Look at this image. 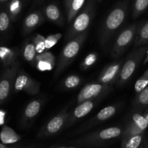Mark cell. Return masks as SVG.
Listing matches in <instances>:
<instances>
[{"label":"cell","mask_w":148,"mask_h":148,"mask_svg":"<svg viewBox=\"0 0 148 148\" xmlns=\"http://www.w3.org/2000/svg\"><path fill=\"white\" fill-rule=\"evenodd\" d=\"M128 11V1H119L104 19L100 28L99 41L101 47H106L117 30L125 22Z\"/></svg>","instance_id":"cell-1"},{"label":"cell","mask_w":148,"mask_h":148,"mask_svg":"<svg viewBox=\"0 0 148 148\" xmlns=\"http://www.w3.org/2000/svg\"><path fill=\"white\" fill-rule=\"evenodd\" d=\"M122 128L111 127L85 134L76 139L70 140L69 144L86 148L99 147L108 145L114 140L122 135Z\"/></svg>","instance_id":"cell-2"},{"label":"cell","mask_w":148,"mask_h":148,"mask_svg":"<svg viewBox=\"0 0 148 148\" xmlns=\"http://www.w3.org/2000/svg\"><path fill=\"white\" fill-rule=\"evenodd\" d=\"M87 36L88 31L72 39L65 45L59 56V60L57 62L56 70L54 72V79L57 78L76 58L84 42L86 40Z\"/></svg>","instance_id":"cell-3"},{"label":"cell","mask_w":148,"mask_h":148,"mask_svg":"<svg viewBox=\"0 0 148 148\" xmlns=\"http://www.w3.org/2000/svg\"><path fill=\"white\" fill-rule=\"evenodd\" d=\"M95 15L94 0H89L82 11L75 17L65 35V40L69 41L88 30Z\"/></svg>","instance_id":"cell-4"},{"label":"cell","mask_w":148,"mask_h":148,"mask_svg":"<svg viewBox=\"0 0 148 148\" xmlns=\"http://www.w3.org/2000/svg\"><path fill=\"white\" fill-rule=\"evenodd\" d=\"M146 51L147 47L145 46H140L133 50L127 56L125 62L123 63L119 76L117 79L119 86H123L130 80L145 57Z\"/></svg>","instance_id":"cell-5"},{"label":"cell","mask_w":148,"mask_h":148,"mask_svg":"<svg viewBox=\"0 0 148 148\" xmlns=\"http://www.w3.org/2000/svg\"><path fill=\"white\" fill-rule=\"evenodd\" d=\"M138 25L133 23L124 28L117 36L112 49L111 56L113 59H118L125 52L135 38Z\"/></svg>","instance_id":"cell-6"},{"label":"cell","mask_w":148,"mask_h":148,"mask_svg":"<svg viewBox=\"0 0 148 148\" xmlns=\"http://www.w3.org/2000/svg\"><path fill=\"white\" fill-rule=\"evenodd\" d=\"M68 114V106H66L43 125L41 130L38 132V137L39 138H46L58 134L62 129L64 128Z\"/></svg>","instance_id":"cell-7"},{"label":"cell","mask_w":148,"mask_h":148,"mask_svg":"<svg viewBox=\"0 0 148 148\" xmlns=\"http://www.w3.org/2000/svg\"><path fill=\"white\" fill-rule=\"evenodd\" d=\"M40 83L33 79L25 71L19 69L13 85V91L26 92L31 95H36L40 92Z\"/></svg>","instance_id":"cell-8"},{"label":"cell","mask_w":148,"mask_h":148,"mask_svg":"<svg viewBox=\"0 0 148 148\" xmlns=\"http://www.w3.org/2000/svg\"><path fill=\"white\" fill-rule=\"evenodd\" d=\"M111 89L110 85H103L99 82L88 83L79 92L77 98V104L88 101L101 99L106 94L108 93Z\"/></svg>","instance_id":"cell-9"},{"label":"cell","mask_w":148,"mask_h":148,"mask_svg":"<svg viewBox=\"0 0 148 148\" xmlns=\"http://www.w3.org/2000/svg\"><path fill=\"white\" fill-rule=\"evenodd\" d=\"M20 69V63L11 67L6 68L0 78V104L3 103L8 98L13 89L14 79Z\"/></svg>","instance_id":"cell-10"},{"label":"cell","mask_w":148,"mask_h":148,"mask_svg":"<svg viewBox=\"0 0 148 148\" xmlns=\"http://www.w3.org/2000/svg\"><path fill=\"white\" fill-rule=\"evenodd\" d=\"M101 99H95L92 101H88L78 104L77 106L69 112L66 122L65 124L64 128H69L77 122L79 119L88 115L90 112L92 111L95 106L98 105Z\"/></svg>","instance_id":"cell-11"},{"label":"cell","mask_w":148,"mask_h":148,"mask_svg":"<svg viewBox=\"0 0 148 148\" xmlns=\"http://www.w3.org/2000/svg\"><path fill=\"white\" fill-rule=\"evenodd\" d=\"M147 123L143 115L136 113L132 116L131 120L126 126L125 130H123L122 140L127 139L132 136L143 134L147 128Z\"/></svg>","instance_id":"cell-12"},{"label":"cell","mask_w":148,"mask_h":148,"mask_svg":"<svg viewBox=\"0 0 148 148\" xmlns=\"http://www.w3.org/2000/svg\"><path fill=\"white\" fill-rule=\"evenodd\" d=\"M123 61H116L107 65L103 69L100 73L98 79V82L103 85H110L116 82L121 72Z\"/></svg>","instance_id":"cell-13"},{"label":"cell","mask_w":148,"mask_h":148,"mask_svg":"<svg viewBox=\"0 0 148 148\" xmlns=\"http://www.w3.org/2000/svg\"><path fill=\"white\" fill-rule=\"evenodd\" d=\"M43 103L42 98H37L30 101L25 108L23 111V116L20 120L22 127L27 128L30 127L41 110Z\"/></svg>","instance_id":"cell-14"},{"label":"cell","mask_w":148,"mask_h":148,"mask_svg":"<svg viewBox=\"0 0 148 148\" xmlns=\"http://www.w3.org/2000/svg\"><path fill=\"white\" fill-rule=\"evenodd\" d=\"M117 110H118V107H117V106L115 105L108 106L105 107L102 110H101L97 114L96 116H95L88 122H87L83 127H82L80 129L77 130V134L85 132V131L89 130L91 127H94L95 125H98L100 123H102L103 121H106V120L109 119H111V117L115 115Z\"/></svg>","instance_id":"cell-15"},{"label":"cell","mask_w":148,"mask_h":148,"mask_svg":"<svg viewBox=\"0 0 148 148\" xmlns=\"http://www.w3.org/2000/svg\"><path fill=\"white\" fill-rule=\"evenodd\" d=\"M45 17L43 12L39 10L32 12L27 14L25 18L23 26V36H27L36 30L38 27L40 25L44 22Z\"/></svg>","instance_id":"cell-16"},{"label":"cell","mask_w":148,"mask_h":148,"mask_svg":"<svg viewBox=\"0 0 148 148\" xmlns=\"http://www.w3.org/2000/svg\"><path fill=\"white\" fill-rule=\"evenodd\" d=\"M20 51L17 48L0 46V62L4 68H9L18 63Z\"/></svg>","instance_id":"cell-17"},{"label":"cell","mask_w":148,"mask_h":148,"mask_svg":"<svg viewBox=\"0 0 148 148\" xmlns=\"http://www.w3.org/2000/svg\"><path fill=\"white\" fill-rule=\"evenodd\" d=\"M35 66L40 72L51 71L56 66V58L51 51H45L43 53L36 55Z\"/></svg>","instance_id":"cell-18"},{"label":"cell","mask_w":148,"mask_h":148,"mask_svg":"<svg viewBox=\"0 0 148 148\" xmlns=\"http://www.w3.org/2000/svg\"><path fill=\"white\" fill-rule=\"evenodd\" d=\"M43 14L51 23L59 26L64 25L63 15L56 4H49L43 7Z\"/></svg>","instance_id":"cell-19"},{"label":"cell","mask_w":148,"mask_h":148,"mask_svg":"<svg viewBox=\"0 0 148 148\" xmlns=\"http://www.w3.org/2000/svg\"><path fill=\"white\" fill-rule=\"evenodd\" d=\"M0 140L2 144L10 145L20 141L21 140V137L11 127L7 125H3L0 132Z\"/></svg>","instance_id":"cell-20"},{"label":"cell","mask_w":148,"mask_h":148,"mask_svg":"<svg viewBox=\"0 0 148 148\" xmlns=\"http://www.w3.org/2000/svg\"><path fill=\"white\" fill-rule=\"evenodd\" d=\"M21 53L23 58L26 62L35 65V60H36V56L37 53H36L35 46L32 42L31 38L26 40L23 43L21 49Z\"/></svg>","instance_id":"cell-21"},{"label":"cell","mask_w":148,"mask_h":148,"mask_svg":"<svg viewBox=\"0 0 148 148\" xmlns=\"http://www.w3.org/2000/svg\"><path fill=\"white\" fill-rule=\"evenodd\" d=\"M148 43V21L138 25L135 38L134 40V45L135 47L145 46Z\"/></svg>","instance_id":"cell-22"},{"label":"cell","mask_w":148,"mask_h":148,"mask_svg":"<svg viewBox=\"0 0 148 148\" xmlns=\"http://www.w3.org/2000/svg\"><path fill=\"white\" fill-rule=\"evenodd\" d=\"M86 0H72L70 3L68 11L66 12V20L68 23H71L73 21L79 12L82 10Z\"/></svg>","instance_id":"cell-23"},{"label":"cell","mask_w":148,"mask_h":148,"mask_svg":"<svg viewBox=\"0 0 148 148\" xmlns=\"http://www.w3.org/2000/svg\"><path fill=\"white\" fill-rule=\"evenodd\" d=\"M82 78L76 75H71L66 77L62 83V87L64 90H72L77 88L82 82Z\"/></svg>","instance_id":"cell-24"},{"label":"cell","mask_w":148,"mask_h":148,"mask_svg":"<svg viewBox=\"0 0 148 148\" xmlns=\"http://www.w3.org/2000/svg\"><path fill=\"white\" fill-rule=\"evenodd\" d=\"M144 133L132 136L121 141V148H139L143 142Z\"/></svg>","instance_id":"cell-25"},{"label":"cell","mask_w":148,"mask_h":148,"mask_svg":"<svg viewBox=\"0 0 148 148\" xmlns=\"http://www.w3.org/2000/svg\"><path fill=\"white\" fill-rule=\"evenodd\" d=\"M22 2L20 0H11L8 4V8H7V12H8L11 20H14L17 19L20 14V12L22 10Z\"/></svg>","instance_id":"cell-26"},{"label":"cell","mask_w":148,"mask_h":148,"mask_svg":"<svg viewBox=\"0 0 148 148\" xmlns=\"http://www.w3.org/2000/svg\"><path fill=\"white\" fill-rule=\"evenodd\" d=\"M134 106L137 108L143 109L148 107V86L143 89L140 93L137 94L134 103Z\"/></svg>","instance_id":"cell-27"},{"label":"cell","mask_w":148,"mask_h":148,"mask_svg":"<svg viewBox=\"0 0 148 148\" xmlns=\"http://www.w3.org/2000/svg\"><path fill=\"white\" fill-rule=\"evenodd\" d=\"M148 8V0H135L133 6L132 17L134 19L140 17Z\"/></svg>","instance_id":"cell-28"},{"label":"cell","mask_w":148,"mask_h":148,"mask_svg":"<svg viewBox=\"0 0 148 148\" xmlns=\"http://www.w3.org/2000/svg\"><path fill=\"white\" fill-rule=\"evenodd\" d=\"M11 23V18L7 10L0 11V33H7Z\"/></svg>","instance_id":"cell-29"},{"label":"cell","mask_w":148,"mask_h":148,"mask_svg":"<svg viewBox=\"0 0 148 148\" xmlns=\"http://www.w3.org/2000/svg\"><path fill=\"white\" fill-rule=\"evenodd\" d=\"M31 40L34 44L37 54H40L45 51V38L42 35L38 33L35 34L31 38Z\"/></svg>","instance_id":"cell-30"},{"label":"cell","mask_w":148,"mask_h":148,"mask_svg":"<svg viewBox=\"0 0 148 148\" xmlns=\"http://www.w3.org/2000/svg\"><path fill=\"white\" fill-rule=\"evenodd\" d=\"M98 58V55L96 52H92L89 53L85 59L82 61V64H80V68L83 70L89 69L90 67L95 64V62H97Z\"/></svg>","instance_id":"cell-31"},{"label":"cell","mask_w":148,"mask_h":148,"mask_svg":"<svg viewBox=\"0 0 148 148\" xmlns=\"http://www.w3.org/2000/svg\"><path fill=\"white\" fill-rule=\"evenodd\" d=\"M147 86H148V69L136 81L135 85H134V90L136 93L138 94Z\"/></svg>","instance_id":"cell-32"},{"label":"cell","mask_w":148,"mask_h":148,"mask_svg":"<svg viewBox=\"0 0 148 148\" xmlns=\"http://www.w3.org/2000/svg\"><path fill=\"white\" fill-rule=\"evenodd\" d=\"M62 37V33L50 35L45 38V51H49L59 41Z\"/></svg>","instance_id":"cell-33"},{"label":"cell","mask_w":148,"mask_h":148,"mask_svg":"<svg viewBox=\"0 0 148 148\" xmlns=\"http://www.w3.org/2000/svg\"><path fill=\"white\" fill-rule=\"evenodd\" d=\"M0 148H36L34 146H27V147H25V146H9L7 145L2 144V143H0Z\"/></svg>","instance_id":"cell-34"},{"label":"cell","mask_w":148,"mask_h":148,"mask_svg":"<svg viewBox=\"0 0 148 148\" xmlns=\"http://www.w3.org/2000/svg\"><path fill=\"white\" fill-rule=\"evenodd\" d=\"M6 118V111L2 109H0V126L4 124Z\"/></svg>","instance_id":"cell-35"},{"label":"cell","mask_w":148,"mask_h":148,"mask_svg":"<svg viewBox=\"0 0 148 148\" xmlns=\"http://www.w3.org/2000/svg\"><path fill=\"white\" fill-rule=\"evenodd\" d=\"M49 148H86L83 147H79V146H53V147H51Z\"/></svg>","instance_id":"cell-36"},{"label":"cell","mask_w":148,"mask_h":148,"mask_svg":"<svg viewBox=\"0 0 148 148\" xmlns=\"http://www.w3.org/2000/svg\"><path fill=\"white\" fill-rule=\"evenodd\" d=\"M72 0H64V5H65V9H66V11H68V9H69V5H70V3Z\"/></svg>","instance_id":"cell-37"},{"label":"cell","mask_w":148,"mask_h":148,"mask_svg":"<svg viewBox=\"0 0 148 148\" xmlns=\"http://www.w3.org/2000/svg\"><path fill=\"white\" fill-rule=\"evenodd\" d=\"M144 116H145V118L146 121H147V127H148V112H147V113H146L145 115Z\"/></svg>","instance_id":"cell-38"},{"label":"cell","mask_w":148,"mask_h":148,"mask_svg":"<svg viewBox=\"0 0 148 148\" xmlns=\"http://www.w3.org/2000/svg\"><path fill=\"white\" fill-rule=\"evenodd\" d=\"M8 1V0H0V4H5Z\"/></svg>","instance_id":"cell-39"},{"label":"cell","mask_w":148,"mask_h":148,"mask_svg":"<svg viewBox=\"0 0 148 148\" xmlns=\"http://www.w3.org/2000/svg\"><path fill=\"white\" fill-rule=\"evenodd\" d=\"M146 148H148V142H147V146H146Z\"/></svg>","instance_id":"cell-40"},{"label":"cell","mask_w":148,"mask_h":148,"mask_svg":"<svg viewBox=\"0 0 148 148\" xmlns=\"http://www.w3.org/2000/svg\"><path fill=\"white\" fill-rule=\"evenodd\" d=\"M96 1H99V2H100V1H102V0H96Z\"/></svg>","instance_id":"cell-41"}]
</instances>
